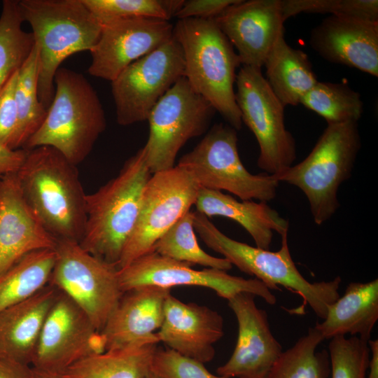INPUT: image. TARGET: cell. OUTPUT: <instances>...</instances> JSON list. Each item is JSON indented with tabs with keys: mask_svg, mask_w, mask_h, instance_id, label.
Instances as JSON below:
<instances>
[{
	"mask_svg": "<svg viewBox=\"0 0 378 378\" xmlns=\"http://www.w3.org/2000/svg\"><path fill=\"white\" fill-rule=\"evenodd\" d=\"M16 175L24 201L43 228L56 239L80 242L86 194L76 166L56 149L38 146L27 150Z\"/></svg>",
	"mask_w": 378,
	"mask_h": 378,
	"instance_id": "cell-1",
	"label": "cell"
},
{
	"mask_svg": "<svg viewBox=\"0 0 378 378\" xmlns=\"http://www.w3.org/2000/svg\"><path fill=\"white\" fill-rule=\"evenodd\" d=\"M18 5L23 21L32 29L38 52V94L48 109L60 64L75 53L90 51L102 25L83 0H20Z\"/></svg>",
	"mask_w": 378,
	"mask_h": 378,
	"instance_id": "cell-2",
	"label": "cell"
},
{
	"mask_svg": "<svg viewBox=\"0 0 378 378\" xmlns=\"http://www.w3.org/2000/svg\"><path fill=\"white\" fill-rule=\"evenodd\" d=\"M173 36L180 44L184 59V77L228 125L240 130L242 120L234 85L241 66L232 43L214 19L178 20Z\"/></svg>",
	"mask_w": 378,
	"mask_h": 378,
	"instance_id": "cell-3",
	"label": "cell"
},
{
	"mask_svg": "<svg viewBox=\"0 0 378 378\" xmlns=\"http://www.w3.org/2000/svg\"><path fill=\"white\" fill-rule=\"evenodd\" d=\"M151 174L142 148L125 161L115 177L86 194L82 248L117 266L134 229L143 190Z\"/></svg>",
	"mask_w": 378,
	"mask_h": 378,
	"instance_id": "cell-4",
	"label": "cell"
},
{
	"mask_svg": "<svg viewBox=\"0 0 378 378\" xmlns=\"http://www.w3.org/2000/svg\"><path fill=\"white\" fill-rule=\"evenodd\" d=\"M54 83L46 117L22 149L50 146L76 166L105 130V113L96 90L83 74L59 68Z\"/></svg>",
	"mask_w": 378,
	"mask_h": 378,
	"instance_id": "cell-5",
	"label": "cell"
},
{
	"mask_svg": "<svg viewBox=\"0 0 378 378\" xmlns=\"http://www.w3.org/2000/svg\"><path fill=\"white\" fill-rule=\"evenodd\" d=\"M194 228L204 243L220 253L239 270L253 276L271 290L279 286L300 295L315 314L323 320L328 307L339 297L340 276L332 280L309 282L298 270L290 253L288 232L281 236L276 251L254 247L234 240L222 232L204 214L195 211Z\"/></svg>",
	"mask_w": 378,
	"mask_h": 378,
	"instance_id": "cell-6",
	"label": "cell"
},
{
	"mask_svg": "<svg viewBox=\"0 0 378 378\" xmlns=\"http://www.w3.org/2000/svg\"><path fill=\"white\" fill-rule=\"evenodd\" d=\"M360 146L358 122L328 123L302 161L272 176L298 187L307 197L314 223L322 225L340 206L338 190L351 177Z\"/></svg>",
	"mask_w": 378,
	"mask_h": 378,
	"instance_id": "cell-7",
	"label": "cell"
},
{
	"mask_svg": "<svg viewBox=\"0 0 378 378\" xmlns=\"http://www.w3.org/2000/svg\"><path fill=\"white\" fill-rule=\"evenodd\" d=\"M237 130L214 125L178 164L186 169L201 188L225 190L241 200L268 202L276 195L279 182L267 174H252L243 164L237 148Z\"/></svg>",
	"mask_w": 378,
	"mask_h": 378,
	"instance_id": "cell-8",
	"label": "cell"
},
{
	"mask_svg": "<svg viewBox=\"0 0 378 378\" xmlns=\"http://www.w3.org/2000/svg\"><path fill=\"white\" fill-rule=\"evenodd\" d=\"M55 251L49 284L74 301L101 332L124 293L119 269L76 241L56 239Z\"/></svg>",
	"mask_w": 378,
	"mask_h": 378,
	"instance_id": "cell-9",
	"label": "cell"
},
{
	"mask_svg": "<svg viewBox=\"0 0 378 378\" xmlns=\"http://www.w3.org/2000/svg\"><path fill=\"white\" fill-rule=\"evenodd\" d=\"M216 111L181 78L156 103L148 122L143 147L151 174L175 166L178 153L192 138L203 134Z\"/></svg>",
	"mask_w": 378,
	"mask_h": 378,
	"instance_id": "cell-10",
	"label": "cell"
},
{
	"mask_svg": "<svg viewBox=\"0 0 378 378\" xmlns=\"http://www.w3.org/2000/svg\"><path fill=\"white\" fill-rule=\"evenodd\" d=\"M235 83L242 122L253 133L259 146L258 167L272 175L292 166L296 146L286 128L285 106L270 88L261 68L241 66Z\"/></svg>",
	"mask_w": 378,
	"mask_h": 378,
	"instance_id": "cell-11",
	"label": "cell"
},
{
	"mask_svg": "<svg viewBox=\"0 0 378 378\" xmlns=\"http://www.w3.org/2000/svg\"><path fill=\"white\" fill-rule=\"evenodd\" d=\"M200 186L178 164L152 174L142 193L134 229L117 265L126 267L151 251L156 241L195 205Z\"/></svg>",
	"mask_w": 378,
	"mask_h": 378,
	"instance_id": "cell-12",
	"label": "cell"
},
{
	"mask_svg": "<svg viewBox=\"0 0 378 378\" xmlns=\"http://www.w3.org/2000/svg\"><path fill=\"white\" fill-rule=\"evenodd\" d=\"M183 76L182 49L173 36L111 82L117 122L127 126L147 120L156 103Z\"/></svg>",
	"mask_w": 378,
	"mask_h": 378,
	"instance_id": "cell-13",
	"label": "cell"
},
{
	"mask_svg": "<svg viewBox=\"0 0 378 378\" xmlns=\"http://www.w3.org/2000/svg\"><path fill=\"white\" fill-rule=\"evenodd\" d=\"M192 266L151 251L119 269L120 287L125 293L145 286L169 289L178 286H202L213 290L227 300L238 293H250L262 298L269 304L276 302L271 290L255 278L244 279L213 268L198 270Z\"/></svg>",
	"mask_w": 378,
	"mask_h": 378,
	"instance_id": "cell-14",
	"label": "cell"
},
{
	"mask_svg": "<svg viewBox=\"0 0 378 378\" xmlns=\"http://www.w3.org/2000/svg\"><path fill=\"white\" fill-rule=\"evenodd\" d=\"M104 351L100 332L74 301L59 291L43 324L31 366L62 374L78 360Z\"/></svg>",
	"mask_w": 378,
	"mask_h": 378,
	"instance_id": "cell-15",
	"label": "cell"
},
{
	"mask_svg": "<svg viewBox=\"0 0 378 378\" xmlns=\"http://www.w3.org/2000/svg\"><path fill=\"white\" fill-rule=\"evenodd\" d=\"M102 25L98 41L90 51L88 73L110 82L130 64L173 37L174 25L164 20L136 18Z\"/></svg>",
	"mask_w": 378,
	"mask_h": 378,
	"instance_id": "cell-16",
	"label": "cell"
},
{
	"mask_svg": "<svg viewBox=\"0 0 378 378\" xmlns=\"http://www.w3.org/2000/svg\"><path fill=\"white\" fill-rule=\"evenodd\" d=\"M255 297L250 293H240L227 300L237 321L238 335L230 358L217 368L218 375L269 378L283 351L272 332L267 312L257 307Z\"/></svg>",
	"mask_w": 378,
	"mask_h": 378,
	"instance_id": "cell-17",
	"label": "cell"
},
{
	"mask_svg": "<svg viewBox=\"0 0 378 378\" xmlns=\"http://www.w3.org/2000/svg\"><path fill=\"white\" fill-rule=\"evenodd\" d=\"M214 20L237 50L241 66L262 68L284 34L281 0H238Z\"/></svg>",
	"mask_w": 378,
	"mask_h": 378,
	"instance_id": "cell-18",
	"label": "cell"
},
{
	"mask_svg": "<svg viewBox=\"0 0 378 378\" xmlns=\"http://www.w3.org/2000/svg\"><path fill=\"white\" fill-rule=\"evenodd\" d=\"M159 341L176 353L202 363L214 357V345L224 335L222 316L211 308L167 296Z\"/></svg>",
	"mask_w": 378,
	"mask_h": 378,
	"instance_id": "cell-19",
	"label": "cell"
},
{
	"mask_svg": "<svg viewBox=\"0 0 378 378\" xmlns=\"http://www.w3.org/2000/svg\"><path fill=\"white\" fill-rule=\"evenodd\" d=\"M310 44L329 62L378 76V21L331 15L312 30Z\"/></svg>",
	"mask_w": 378,
	"mask_h": 378,
	"instance_id": "cell-20",
	"label": "cell"
},
{
	"mask_svg": "<svg viewBox=\"0 0 378 378\" xmlns=\"http://www.w3.org/2000/svg\"><path fill=\"white\" fill-rule=\"evenodd\" d=\"M56 239L36 219L22 195L15 173L0 178V274L25 255L54 249Z\"/></svg>",
	"mask_w": 378,
	"mask_h": 378,
	"instance_id": "cell-21",
	"label": "cell"
},
{
	"mask_svg": "<svg viewBox=\"0 0 378 378\" xmlns=\"http://www.w3.org/2000/svg\"><path fill=\"white\" fill-rule=\"evenodd\" d=\"M171 289L155 286L127 290L100 332L104 350L122 349L155 338Z\"/></svg>",
	"mask_w": 378,
	"mask_h": 378,
	"instance_id": "cell-22",
	"label": "cell"
},
{
	"mask_svg": "<svg viewBox=\"0 0 378 378\" xmlns=\"http://www.w3.org/2000/svg\"><path fill=\"white\" fill-rule=\"evenodd\" d=\"M59 293L48 284L0 312V357L31 365L46 318Z\"/></svg>",
	"mask_w": 378,
	"mask_h": 378,
	"instance_id": "cell-23",
	"label": "cell"
},
{
	"mask_svg": "<svg viewBox=\"0 0 378 378\" xmlns=\"http://www.w3.org/2000/svg\"><path fill=\"white\" fill-rule=\"evenodd\" d=\"M195 205L208 218L221 216L237 222L260 248L270 249L274 232L281 236L288 230V221L267 202L239 201L221 191L200 188Z\"/></svg>",
	"mask_w": 378,
	"mask_h": 378,
	"instance_id": "cell-24",
	"label": "cell"
},
{
	"mask_svg": "<svg viewBox=\"0 0 378 378\" xmlns=\"http://www.w3.org/2000/svg\"><path fill=\"white\" fill-rule=\"evenodd\" d=\"M378 320V279L351 282L342 296L328 308L327 314L314 328L324 340L356 336L368 342Z\"/></svg>",
	"mask_w": 378,
	"mask_h": 378,
	"instance_id": "cell-25",
	"label": "cell"
},
{
	"mask_svg": "<svg viewBox=\"0 0 378 378\" xmlns=\"http://www.w3.org/2000/svg\"><path fill=\"white\" fill-rule=\"evenodd\" d=\"M266 80L284 104L297 106L318 82L307 55L290 46L281 34L264 63Z\"/></svg>",
	"mask_w": 378,
	"mask_h": 378,
	"instance_id": "cell-26",
	"label": "cell"
},
{
	"mask_svg": "<svg viewBox=\"0 0 378 378\" xmlns=\"http://www.w3.org/2000/svg\"><path fill=\"white\" fill-rule=\"evenodd\" d=\"M158 342L157 337L92 354L75 363L61 374L66 378H146Z\"/></svg>",
	"mask_w": 378,
	"mask_h": 378,
	"instance_id": "cell-27",
	"label": "cell"
},
{
	"mask_svg": "<svg viewBox=\"0 0 378 378\" xmlns=\"http://www.w3.org/2000/svg\"><path fill=\"white\" fill-rule=\"evenodd\" d=\"M54 249L31 252L0 274V312L36 293L49 284Z\"/></svg>",
	"mask_w": 378,
	"mask_h": 378,
	"instance_id": "cell-28",
	"label": "cell"
},
{
	"mask_svg": "<svg viewBox=\"0 0 378 378\" xmlns=\"http://www.w3.org/2000/svg\"><path fill=\"white\" fill-rule=\"evenodd\" d=\"M323 340L314 326L309 328L291 347L282 351L269 378H328V351H317Z\"/></svg>",
	"mask_w": 378,
	"mask_h": 378,
	"instance_id": "cell-29",
	"label": "cell"
},
{
	"mask_svg": "<svg viewBox=\"0 0 378 378\" xmlns=\"http://www.w3.org/2000/svg\"><path fill=\"white\" fill-rule=\"evenodd\" d=\"M194 217L195 211H188L156 241L152 251L193 265L226 272L231 270L232 265L228 260L211 255L200 247L195 235Z\"/></svg>",
	"mask_w": 378,
	"mask_h": 378,
	"instance_id": "cell-30",
	"label": "cell"
},
{
	"mask_svg": "<svg viewBox=\"0 0 378 378\" xmlns=\"http://www.w3.org/2000/svg\"><path fill=\"white\" fill-rule=\"evenodd\" d=\"M18 0H4L0 15V91L22 66L34 47L31 32L22 29L24 22Z\"/></svg>",
	"mask_w": 378,
	"mask_h": 378,
	"instance_id": "cell-31",
	"label": "cell"
},
{
	"mask_svg": "<svg viewBox=\"0 0 378 378\" xmlns=\"http://www.w3.org/2000/svg\"><path fill=\"white\" fill-rule=\"evenodd\" d=\"M38 52L35 47L18 71L15 102L18 114V131L15 150L22 149L44 121L48 109L38 94Z\"/></svg>",
	"mask_w": 378,
	"mask_h": 378,
	"instance_id": "cell-32",
	"label": "cell"
},
{
	"mask_svg": "<svg viewBox=\"0 0 378 378\" xmlns=\"http://www.w3.org/2000/svg\"><path fill=\"white\" fill-rule=\"evenodd\" d=\"M300 104L324 118L328 123L358 122L363 112L360 94L343 83L318 81Z\"/></svg>",
	"mask_w": 378,
	"mask_h": 378,
	"instance_id": "cell-33",
	"label": "cell"
},
{
	"mask_svg": "<svg viewBox=\"0 0 378 378\" xmlns=\"http://www.w3.org/2000/svg\"><path fill=\"white\" fill-rule=\"evenodd\" d=\"M102 24L128 18H147L169 21L184 0H83Z\"/></svg>",
	"mask_w": 378,
	"mask_h": 378,
	"instance_id": "cell-34",
	"label": "cell"
},
{
	"mask_svg": "<svg viewBox=\"0 0 378 378\" xmlns=\"http://www.w3.org/2000/svg\"><path fill=\"white\" fill-rule=\"evenodd\" d=\"M331 378H365L370 351L368 342L356 336H337L328 344Z\"/></svg>",
	"mask_w": 378,
	"mask_h": 378,
	"instance_id": "cell-35",
	"label": "cell"
},
{
	"mask_svg": "<svg viewBox=\"0 0 378 378\" xmlns=\"http://www.w3.org/2000/svg\"><path fill=\"white\" fill-rule=\"evenodd\" d=\"M284 20L302 12L378 21L377 0H281Z\"/></svg>",
	"mask_w": 378,
	"mask_h": 378,
	"instance_id": "cell-36",
	"label": "cell"
},
{
	"mask_svg": "<svg viewBox=\"0 0 378 378\" xmlns=\"http://www.w3.org/2000/svg\"><path fill=\"white\" fill-rule=\"evenodd\" d=\"M150 370L163 378H228L211 374L204 363L183 356L169 348L157 349Z\"/></svg>",
	"mask_w": 378,
	"mask_h": 378,
	"instance_id": "cell-37",
	"label": "cell"
},
{
	"mask_svg": "<svg viewBox=\"0 0 378 378\" xmlns=\"http://www.w3.org/2000/svg\"><path fill=\"white\" fill-rule=\"evenodd\" d=\"M18 71L0 91V144L15 150L18 131V114L15 102V88Z\"/></svg>",
	"mask_w": 378,
	"mask_h": 378,
	"instance_id": "cell-38",
	"label": "cell"
},
{
	"mask_svg": "<svg viewBox=\"0 0 378 378\" xmlns=\"http://www.w3.org/2000/svg\"><path fill=\"white\" fill-rule=\"evenodd\" d=\"M238 0H189L183 4L175 16L180 19H214L229 6Z\"/></svg>",
	"mask_w": 378,
	"mask_h": 378,
	"instance_id": "cell-39",
	"label": "cell"
},
{
	"mask_svg": "<svg viewBox=\"0 0 378 378\" xmlns=\"http://www.w3.org/2000/svg\"><path fill=\"white\" fill-rule=\"evenodd\" d=\"M27 150H10L0 144V178L17 172L22 166Z\"/></svg>",
	"mask_w": 378,
	"mask_h": 378,
	"instance_id": "cell-40",
	"label": "cell"
},
{
	"mask_svg": "<svg viewBox=\"0 0 378 378\" xmlns=\"http://www.w3.org/2000/svg\"><path fill=\"white\" fill-rule=\"evenodd\" d=\"M0 378H34L32 368L0 357Z\"/></svg>",
	"mask_w": 378,
	"mask_h": 378,
	"instance_id": "cell-41",
	"label": "cell"
},
{
	"mask_svg": "<svg viewBox=\"0 0 378 378\" xmlns=\"http://www.w3.org/2000/svg\"><path fill=\"white\" fill-rule=\"evenodd\" d=\"M368 346L370 351L368 378H378V340H369Z\"/></svg>",
	"mask_w": 378,
	"mask_h": 378,
	"instance_id": "cell-42",
	"label": "cell"
},
{
	"mask_svg": "<svg viewBox=\"0 0 378 378\" xmlns=\"http://www.w3.org/2000/svg\"><path fill=\"white\" fill-rule=\"evenodd\" d=\"M32 368V367H31ZM34 378H66L61 374H55L36 370L32 368Z\"/></svg>",
	"mask_w": 378,
	"mask_h": 378,
	"instance_id": "cell-43",
	"label": "cell"
},
{
	"mask_svg": "<svg viewBox=\"0 0 378 378\" xmlns=\"http://www.w3.org/2000/svg\"><path fill=\"white\" fill-rule=\"evenodd\" d=\"M146 378H163L156 374H155L154 372H153L151 370L150 371V372L148 374V375L146 376Z\"/></svg>",
	"mask_w": 378,
	"mask_h": 378,
	"instance_id": "cell-44",
	"label": "cell"
}]
</instances>
